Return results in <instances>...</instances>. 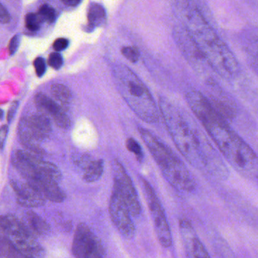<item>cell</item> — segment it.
<instances>
[{
	"instance_id": "obj_8",
	"label": "cell",
	"mask_w": 258,
	"mask_h": 258,
	"mask_svg": "<svg viewBox=\"0 0 258 258\" xmlns=\"http://www.w3.org/2000/svg\"><path fill=\"white\" fill-rule=\"evenodd\" d=\"M51 132L49 117L43 113H33L22 118L18 125V136L28 151L42 156L45 153L39 143L48 138Z\"/></svg>"
},
{
	"instance_id": "obj_2",
	"label": "cell",
	"mask_w": 258,
	"mask_h": 258,
	"mask_svg": "<svg viewBox=\"0 0 258 258\" xmlns=\"http://www.w3.org/2000/svg\"><path fill=\"white\" fill-rule=\"evenodd\" d=\"M185 98L208 136L232 166L245 172L257 168L258 157L254 150L232 128L228 119L215 107L207 95L198 89L189 88L186 91Z\"/></svg>"
},
{
	"instance_id": "obj_35",
	"label": "cell",
	"mask_w": 258,
	"mask_h": 258,
	"mask_svg": "<svg viewBox=\"0 0 258 258\" xmlns=\"http://www.w3.org/2000/svg\"><path fill=\"white\" fill-rule=\"evenodd\" d=\"M65 6H71V7H74V6H77V5L80 4L81 0H61Z\"/></svg>"
},
{
	"instance_id": "obj_18",
	"label": "cell",
	"mask_w": 258,
	"mask_h": 258,
	"mask_svg": "<svg viewBox=\"0 0 258 258\" xmlns=\"http://www.w3.org/2000/svg\"><path fill=\"white\" fill-rule=\"evenodd\" d=\"M27 182L37 189L46 200L53 203H63L66 198L65 192L61 189L57 181L50 179H39Z\"/></svg>"
},
{
	"instance_id": "obj_30",
	"label": "cell",
	"mask_w": 258,
	"mask_h": 258,
	"mask_svg": "<svg viewBox=\"0 0 258 258\" xmlns=\"http://www.w3.org/2000/svg\"><path fill=\"white\" fill-rule=\"evenodd\" d=\"M68 43L69 42H68V39H65V38H59L55 41L53 48L57 51H63L65 48H68Z\"/></svg>"
},
{
	"instance_id": "obj_33",
	"label": "cell",
	"mask_w": 258,
	"mask_h": 258,
	"mask_svg": "<svg viewBox=\"0 0 258 258\" xmlns=\"http://www.w3.org/2000/svg\"><path fill=\"white\" fill-rule=\"evenodd\" d=\"M18 101H14V102L12 103V104H11L10 108L9 109V112H8L7 115V120L9 123L13 119L14 116H15V113H16L17 110H18Z\"/></svg>"
},
{
	"instance_id": "obj_15",
	"label": "cell",
	"mask_w": 258,
	"mask_h": 258,
	"mask_svg": "<svg viewBox=\"0 0 258 258\" xmlns=\"http://www.w3.org/2000/svg\"><path fill=\"white\" fill-rule=\"evenodd\" d=\"M180 228L187 258H211L190 221L187 219L180 220Z\"/></svg>"
},
{
	"instance_id": "obj_16",
	"label": "cell",
	"mask_w": 258,
	"mask_h": 258,
	"mask_svg": "<svg viewBox=\"0 0 258 258\" xmlns=\"http://www.w3.org/2000/svg\"><path fill=\"white\" fill-rule=\"evenodd\" d=\"M11 186L20 206L26 208H38L45 204L46 199L27 181L12 180Z\"/></svg>"
},
{
	"instance_id": "obj_13",
	"label": "cell",
	"mask_w": 258,
	"mask_h": 258,
	"mask_svg": "<svg viewBox=\"0 0 258 258\" xmlns=\"http://www.w3.org/2000/svg\"><path fill=\"white\" fill-rule=\"evenodd\" d=\"M109 214L115 227L126 239H132L136 233L131 213L118 192L114 189L109 204Z\"/></svg>"
},
{
	"instance_id": "obj_1",
	"label": "cell",
	"mask_w": 258,
	"mask_h": 258,
	"mask_svg": "<svg viewBox=\"0 0 258 258\" xmlns=\"http://www.w3.org/2000/svg\"><path fill=\"white\" fill-rule=\"evenodd\" d=\"M159 106L170 136L188 163L216 180H227V164L195 119L164 97L159 98Z\"/></svg>"
},
{
	"instance_id": "obj_23",
	"label": "cell",
	"mask_w": 258,
	"mask_h": 258,
	"mask_svg": "<svg viewBox=\"0 0 258 258\" xmlns=\"http://www.w3.org/2000/svg\"><path fill=\"white\" fill-rule=\"evenodd\" d=\"M1 254L3 258H32L17 249L6 237H1Z\"/></svg>"
},
{
	"instance_id": "obj_19",
	"label": "cell",
	"mask_w": 258,
	"mask_h": 258,
	"mask_svg": "<svg viewBox=\"0 0 258 258\" xmlns=\"http://www.w3.org/2000/svg\"><path fill=\"white\" fill-rule=\"evenodd\" d=\"M21 221L35 236H45L50 232L48 223L35 212H26Z\"/></svg>"
},
{
	"instance_id": "obj_11",
	"label": "cell",
	"mask_w": 258,
	"mask_h": 258,
	"mask_svg": "<svg viewBox=\"0 0 258 258\" xmlns=\"http://www.w3.org/2000/svg\"><path fill=\"white\" fill-rule=\"evenodd\" d=\"M72 252L76 258H105L106 254L99 238L83 223L77 225L74 233Z\"/></svg>"
},
{
	"instance_id": "obj_21",
	"label": "cell",
	"mask_w": 258,
	"mask_h": 258,
	"mask_svg": "<svg viewBox=\"0 0 258 258\" xmlns=\"http://www.w3.org/2000/svg\"><path fill=\"white\" fill-rule=\"evenodd\" d=\"M51 93L61 106L66 109L67 106L71 102L72 95L70 89L63 84H54L51 87Z\"/></svg>"
},
{
	"instance_id": "obj_17",
	"label": "cell",
	"mask_w": 258,
	"mask_h": 258,
	"mask_svg": "<svg viewBox=\"0 0 258 258\" xmlns=\"http://www.w3.org/2000/svg\"><path fill=\"white\" fill-rule=\"evenodd\" d=\"M241 40L247 61L258 77V30L246 29L242 35Z\"/></svg>"
},
{
	"instance_id": "obj_36",
	"label": "cell",
	"mask_w": 258,
	"mask_h": 258,
	"mask_svg": "<svg viewBox=\"0 0 258 258\" xmlns=\"http://www.w3.org/2000/svg\"><path fill=\"white\" fill-rule=\"evenodd\" d=\"M257 182H258V176H257Z\"/></svg>"
},
{
	"instance_id": "obj_29",
	"label": "cell",
	"mask_w": 258,
	"mask_h": 258,
	"mask_svg": "<svg viewBox=\"0 0 258 258\" xmlns=\"http://www.w3.org/2000/svg\"><path fill=\"white\" fill-rule=\"evenodd\" d=\"M35 71H36V75L39 77H42L45 74V70H46V65H45V60L42 57H37L34 60L33 63Z\"/></svg>"
},
{
	"instance_id": "obj_3",
	"label": "cell",
	"mask_w": 258,
	"mask_h": 258,
	"mask_svg": "<svg viewBox=\"0 0 258 258\" xmlns=\"http://www.w3.org/2000/svg\"><path fill=\"white\" fill-rule=\"evenodd\" d=\"M180 25L189 33L215 74L227 81L241 75L234 53L209 24L193 0H177L174 6Z\"/></svg>"
},
{
	"instance_id": "obj_5",
	"label": "cell",
	"mask_w": 258,
	"mask_h": 258,
	"mask_svg": "<svg viewBox=\"0 0 258 258\" xmlns=\"http://www.w3.org/2000/svg\"><path fill=\"white\" fill-rule=\"evenodd\" d=\"M115 76L121 95L138 117L148 123L159 122V106L137 76L124 65L115 68Z\"/></svg>"
},
{
	"instance_id": "obj_27",
	"label": "cell",
	"mask_w": 258,
	"mask_h": 258,
	"mask_svg": "<svg viewBox=\"0 0 258 258\" xmlns=\"http://www.w3.org/2000/svg\"><path fill=\"white\" fill-rule=\"evenodd\" d=\"M122 54L132 63H136L139 60V51L135 47H124L122 49Z\"/></svg>"
},
{
	"instance_id": "obj_22",
	"label": "cell",
	"mask_w": 258,
	"mask_h": 258,
	"mask_svg": "<svg viewBox=\"0 0 258 258\" xmlns=\"http://www.w3.org/2000/svg\"><path fill=\"white\" fill-rule=\"evenodd\" d=\"M106 19V14L102 6L96 3H92L88 10V21L92 28L100 27L104 24Z\"/></svg>"
},
{
	"instance_id": "obj_9",
	"label": "cell",
	"mask_w": 258,
	"mask_h": 258,
	"mask_svg": "<svg viewBox=\"0 0 258 258\" xmlns=\"http://www.w3.org/2000/svg\"><path fill=\"white\" fill-rule=\"evenodd\" d=\"M142 181L148 209L152 216L158 239L162 246L169 248L172 245V235L165 209L152 186L145 179L142 178Z\"/></svg>"
},
{
	"instance_id": "obj_7",
	"label": "cell",
	"mask_w": 258,
	"mask_h": 258,
	"mask_svg": "<svg viewBox=\"0 0 258 258\" xmlns=\"http://www.w3.org/2000/svg\"><path fill=\"white\" fill-rule=\"evenodd\" d=\"M12 162L27 181L50 179L59 182L62 178L60 170L55 164L42 160L40 156L28 150H16L12 154Z\"/></svg>"
},
{
	"instance_id": "obj_25",
	"label": "cell",
	"mask_w": 258,
	"mask_h": 258,
	"mask_svg": "<svg viewBox=\"0 0 258 258\" xmlns=\"http://www.w3.org/2000/svg\"><path fill=\"white\" fill-rule=\"evenodd\" d=\"M41 18L34 13H29L25 17L26 27L30 31H37L40 28Z\"/></svg>"
},
{
	"instance_id": "obj_34",
	"label": "cell",
	"mask_w": 258,
	"mask_h": 258,
	"mask_svg": "<svg viewBox=\"0 0 258 258\" xmlns=\"http://www.w3.org/2000/svg\"><path fill=\"white\" fill-rule=\"evenodd\" d=\"M8 126L6 125H3L1 128V148L3 149L4 147L5 141L7 137Z\"/></svg>"
},
{
	"instance_id": "obj_10",
	"label": "cell",
	"mask_w": 258,
	"mask_h": 258,
	"mask_svg": "<svg viewBox=\"0 0 258 258\" xmlns=\"http://www.w3.org/2000/svg\"><path fill=\"white\" fill-rule=\"evenodd\" d=\"M174 39L180 52L194 71L201 75L215 74L209 62L183 26L179 25L174 28Z\"/></svg>"
},
{
	"instance_id": "obj_24",
	"label": "cell",
	"mask_w": 258,
	"mask_h": 258,
	"mask_svg": "<svg viewBox=\"0 0 258 258\" xmlns=\"http://www.w3.org/2000/svg\"><path fill=\"white\" fill-rule=\"evenodd\" d=\"M39 18H41L42 21H45V22L51 23L54 22L56 21V12L55 9L51 6L48 5H43L41 6L39 9Z\"/></svg>"
},
{
	"instance_id": "obj_4",
	"label": "cell",
	"mask_w": 258,
	"mask_h": 258,
	"mask_svg": "<svg viewBox=\"0 0 258 258\" xmlns=\"http://www.w3.org/2000/svg\"><path fill=\"white\" fill-rule=\"evenodd\" d=\"M142 139L168 183L179 192L192 194L198 184L183 160L162 140L143 128H139Z\"/></svg>"
},
{
	"instance_id": "obj_32",
	"label": "cell",
	"mask_w": 258,
	"mask_h": 258,
	"mask_svg": "<svg viewBox=\"0 0 258 258\" xmlns=\"http://www.w3.org/2000/svg\"><path fill=\"white\" fill-rule=\"evenodd\" d=\"M0 21L2 24H8L10 21V15L3 5L0 6Z\"/></svg>"
},
{
	"instance_id": "obj_31",
	"label": "cell",
	"mask_w": 258,
	"mask_h": 258,
	"mask_svg": "<svg viewBox=\"0 0 258 258\" xmlns=\"http://www.w3.org/2000/svg\"><path fill=\"white\" fill-rule=\"evenodd\" d=\"M19 42L20 37L18 35H16V36H14V37L12 38V39H11L10 42H9V51L11 55H12V54L16 52L18 45H19Z\"/></svg>"
},
{
	"instance_id": "obj_14",
	"label": "cell",
	"mask_w": 258,
	"mask_h": 258,
	"mask_svg": "<svg viewBox=\"0 0 258 258\" xmlns=\"http://www.w3.org/2000/svg\"><path fill=\"white\" fill-rule=\"evenodd\" d=\"M34 102L40 112L51 118L59 128H68L71 125L69 116L59 103L42 93L36 94Z\"/></svg>"
},
{
	"instance_id": "obj_12",
	"label": "cell",
	"mask_w": 258,
	"mask_h": 258,
	"mask_svg": "<svg viewBox=\"0 0 258 258\" xmlns=\"http://www.w3.org/2000/svg\"><path fill=\"white\" fill-rule=\"evenodd\" d=\"M114 189L121 196L132 216H139L142 209L137 192L125 168L118 160L114 162Z\"/></svg>"
},
{
	"instance_id": "obj_26",
	"label": "cell",
	"mask_w": 258,
	"mask_h": 258,
	"mask_svg": "<svg viewBox=\"0 0 258 258\" xmlns=\"http://www.w3.org/2000/svg\"><path fill=\"white\" fill-rule=\"evenodd\" d=\"M127 150L133 153L136 156V159L139 161H142L143 159L144 154L142 149L139 143L134 139V138H129L127 139Z\"/></svg>"
},
{
	"instance_id": "obj_28",
	"label": "cell",
	"mask_w": 258,
	"mask_h": 258,
	"mask_svg": "<svg viewBox=\"0 0 258 258\" xmlns=\"http://www.w3.org/2000/svg\"><path fill=\"white\" fill-rule=\"evenodd\" d=\"M48 63L53 69L59 70L63 64V58L59 53L53 52L48 57Z\"/></svg>"
},
{
	"instance_id": "obj_6",
	"label": "cell",
	"mask_w": 258,
	"mask_h": 258,
	"mask_svg": "<svg viewBox=\"0 0 258 258\" xmlns=\"http://www.w3.org/2000/svg\"><path fill=\"white\" fill-rule=\"evenodd\" d=\"M0 226L2 236L6 237L17 249L32 258L45 257V250L21 220L13 215H3Z\"/></svg>"
},
{
	"instance_id": "obj_20",
	"label": "cell",
	"mask_w": 258,
	"mask_h": 258,
	"mask_svg": "<svg viewBox=\"0 0 258 258\" xmlns=\"http://www.w3.org/2000/svg\"><path fill=\"white\" fill-rule=\"evenodd\" d=\"M104 171V162L101 159L92 160L86 167L83 180L87 183H93L101 178Z\"/></svg>"
}]
</instances>
